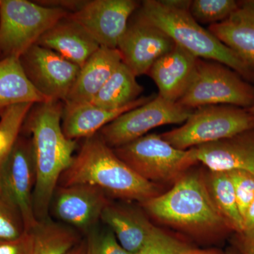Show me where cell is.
<instances>
[{"instance_id":"5b68a950","label":"cell","mask_w":254,"mask_h":254,"mask_svg":"<svg viewBox=\"0 0 254 254\" xmlns=\"http://www.w3.org/2000/svg\"><path fill=\"white\" fill-rule=\"evenodd\" d=\"M69 12L27 0H0V58H20Z\"/></svg>"},{"instance_id":"ba28073f","label":"cell","mask_w":254,"mask_h":254,"mask_svg":"<svg viewBox=\"0 0 254 254\" xmlns=\"http://www.w3.org/2000/svg\"><path fill=\"white\" fill-rule=\"evenodd\" d=\"M254 128V116L248 109L232 105H208L193 110L181 127L160 134L180 150L219 141Z\"/></svg>"},{"instance_id":"44dd1931","label":"cell","mask_w":254,"mask_h":254,"mask_svg":"<svg viewBox=\"0 0 254 254\" xmlns=\"http://www.w3.org/2000/svg\"><path fill=\"white\" fill-rule=\"evenodd\" d=\"M121 63L118 48L100 47L80 69L64 103H91Z\"/></svg>"},{"instance_id":"d6a6232c","label":"cell","mask_w":254,"mask_h":254,"mask_svg":"<svg viewBox=\"0 0 254 254\" xmlns=\"http://www.w3.org/2000/svg\"><path fill=\"white\" fill-rule=\"evenodd\" d=\"M234 249L239 254H254V230L237 234Z\"/></svg>"},{"instance_id":"f1b7e54d","label":"cell","mask_w":254,"mask_h":254,"mask_svg":"<svg viewBox=\"0 0 254 254\" xmlns=\"http://www.w3.org/2000/svg\"><path fill=\"white\" fill-rule=\"evenodd\" d=\"M87 235L88 254H133L123 248L109 227H95Z\"/></svg>"},{"instance_id":"ac0fdd59","label":"cell","mask_w":254,"mask_h":254,"mask_svg":"<svg viewBox=\"0 0 254 254\" xmlns=\"http://www.w3.org/2000/svg\"><path fill=\"white\" fill-rule=\"evenodd\" d=\"M100 220L113 231L123 248L133 254L141 250L155 227L143 209L110 201Z\"/></svg>"},{"instance_id":"1f68e13d","label":"cell","mask_w":254,"mask_h":254,"mask_svg":"<svg viewBox=\"0 0 254 254\" xmlns=\"http://www.w3.org/2000/svg\"><path fill=\"white\" fill-rule=\"evenodd\" d=\"M33 232H25L14 240H0V254H33Z\"/></svg>"},{"instance_id":"6da1fadb","label":"cell","mask_w":254,"mask_h":254,"mask_svg":"<svg viewBox=\"0 0 254 254\" xmlns=\"http://www.w3.org/2000/svg\"><path fill=\"white\" fill-rule=\"evenodd\" d=\"M139 204L155 221L197 243L215 244L232 232L212 203L203 173L198 170L190 169L168 191Z\"/></svg>"},{"instance_id":"f546056e","label":"cell","mask_w":254,"mask_h":254,"mask_svg":"<svg viewBox=\"0 0 254 254\" xmlns=\"http://www.w3.org/2000/svg\"><path fill=\"white\" fill-rule=\"evenodd\" d=\"M26 232L17 209L0 194V240H14Z\"/></svg>"},{"instance_id":"83f0119b","label":"cell","mask_w":254,"mask_h":254,"mask_svg":"<svg viewBox=\"0 0 254 254\" xmlns=\"http://www.w3.org/2000/svg\"><path fill=\"white\" fill-rule=\"evenodd\" d=\"M193 246L155 226L136 254H185Z\"/></svg>"},{"instance_id":"603a6c76","label":"cell","mask_w":254,"mask_h":254,"mask_svg":"<svg viewBox=\"0 0 254 254\" xmlns=\"http://www.w3.org/2000/svg\"><path fill=\"white\" fill-rule=\"evenodd\" d=\"M207 191L212 203L232 232H243L241 215L231 179L227 172L203 171Z\"/></svg>"},{"instance_id":"f35d334b","label":"cell","mask_w":254,"mask_h":254,"mask_svg":"<svg viewBox=\"0 0 254 254\" xmlns=\"http://www.w3.org/2000/svg\"><path fill=\"white\" fill-rule=\"evenodd\" d=\"M247 1H248L249 4L252 5L254 7V0H247Z\"/></svg>"},{"instance_id":"74e56055","label":"cell","mask_w":254,"mask_h":254,"mask_svg":"<svg viewBox=\"0 0 254 254\" xmlns=\"http://www.w3.org/2000/svg\"><path fill=\"white\" fill-rule=\"evenodd\" d=\"M248 110L254 116V106H252V108H249Z\"/></svg>"},{"instance_id":"2e32d148","label":"cell","mask_w":254,"mask_h":254,"mask_svg":"<svg viewBox=\"0 0 254 254\" xmlns=\"http://www.w3.org/2000/svg\"><path fill=\"white\" fill-rule=\"evenodd\" d=\"M198 59L175 44L173 50L157 60L148 74L158 87V95L177 103L190 86Z\"/></svg>"},{"instance_id":"277c9868","label":"cell","mask_w":254,"mask_h":254,"mask_svg":"<svg viewBox=\"0 0 254 254\" xmlns=\"http://www.w3.org/2000/svg\"><path fill=\"white\" fill-rule=\"evenodd\" d=\"M190 3L186 0H145L138 16L160 28L195 58L223 64L247 81H254V73L239 57L190 16Z\"/></svg>"},{"instance_id":"4dcf8cb0","label":"cell","mask_w":254,"mask_h":254,"mask_svg":"<svg viewBox=\"0 0 254 254\" xmlns=\"http://www.w3.org/2000/svg\"><path fill=\"white\" fill-rule=\"evenodd\" d=\"M231 179L242 218L254 199V175L244 170L227 172Z\"/></svg>"},{"instance_id":"8992f818","label":"cell","mask_w":254,"mask_h":254,"mask_svg":"<svg viewBox=\"0 0 254 254\" xmlns=\"http://www.w3.org/2000/svg\"><path fill=\"white\" fill-rule=\"evenodd\" d=\"M113 150L140 177L161 186L175 183L198 163L192 148L177 149L156 133L145 135Z\"/></svg>"},{"instance_id":"d4e9b609","label":"cell","mask_w":254,"mask_h":254,"mask_svg":"<svg viewBox=\"0 0 254 254\" xmlns=\"http://www.w3.org/2000/svg\"><path fill=\"white\" fill-rule=\"evenodd\" d=\"M32 232L33 254H66L80 242L77 231L50 219L38 222Z\"/></svg>"},{"instance_id":"5bb4252c","label":"cell","mask_w":254,"mask_h":254,"mask_svg":"<svg viewBox=\"0 0 254 254\" xmlns=\"http://www.w3.org/2000/svg\"><path fill=\"white\" fill-rule=\"evenodd\" d=\"M175 46V42L166 33L138 16L128 25L118 50L122 62L137 77L148 73L153 64Z\"/></svg>"},{"instance_id":"836d02e7","label":"cell","mask_w":254,"mask_h":254,"mask_svg":"<svg viewBox=\"0 0 254 254\" xmlns=\"http://www.w3.org/2000/svg\"><path fill=\"white\" fill-rule=\"evenodd\" d=\"M244 232H249L254 230V199L251 203L250 206L247 208V211L243 218Z\"/></svg>"},{"instance_id":"8fae6325","label":"cell","mask_w":254,"mask_h":254,"mask_svg":"<svg viewBox=\"0 0 254 254\" xmlns=\"http://www.w3.org/2000/svg\"><path fill=\"white\" fill-rule=\"evenodd\" d=\"M19 60L33 86L51 100L65 102L81 69L53 50L36 44Z\"/></svg>"},{"instance_id":"e0dca14e","label":"cell","mask_w":254,"mask_h":254,"mask_svg":"<svg viewBox=\"0 0 254 254\" xmlns=\"http://www.w3.org/2000/svg\"><path fill=\"white\" fill-rule=\"evenodd\" d=\"M154 96L141 97L126 107L115 110L104 109L91 103H64L63 131L68 139L89 138L120 115L145 104Z\"/></svg>"},{"instance_id":"4fadbf2b","label":"cell","mask_w":254,"mask_h":254,"mask_svg":"<svg viewBox=\"0 0 254 254\" xmlns=\"http://www.w3.org/2000/svg\"><path fill=\"white\" fill-rule=\"evenodd\" d=\"M109 197L91 185L58 186L52 198L50 210L60 222L76 231L88 234L96 227Z\"/></svg>"},{"instance_id":"9a60e30c","label":"cell","mask_w":254,"mask_h":254,"mask_svg":"<svg viewBox=\"0 0 254 254\" xmlns=\"http://www.w3.org/2000/svg\"><path fill=\"white\" fill-rule=\"evenodd\" d=\"M191 148L197 162L208 170H244L254 175V128Z\"/></svg>"},{"instance_id":"4316f807","label":"cell","mask_w":254,"mask_h":254,"mask_svg":"<svg viewBox=\"0 0 254 254\" xmlns=\"http://www.w3.org/2000/svg\"><path fill=\"white\" fill-rule=\"evenodd\" d=\"M239 6L240 3L235 0H193L189 11L197 22L213 25L226 20Z\"/></svg>"},{"instance_id":"ffe728a7","label":"cell","mask_w":254,"mask_h":254,"mask_svg":"<svg viewBox=\"0 0 254 254\" xmlns=\"http://www.w3.org/2000/svg\"><path fill=\"white\" fill-rule=\"evenodd\" d=\"M222 22L210 25L208 31L228 47L254 73V7L246 1Z\"/></svg>"},{"instance_id":"52a82bcc","label":"cell","mask_w":254,"mask_h":254,"mask_svg":"<svg viewBox=\"0 0 254 254\" xmlns=\"http://www.w3.org/2000/svg\"><path fill=\"white\" fill-rule=\"evenodd\" d=\"M223 64L199 59L188 89L177 103L195 110L208 105H254V86Z\"/></svg>"},{"instance_id":"7402d4cb","label":"cell","mask_w":254,"mask_h":254,"mask_svg":"<svg viewBox=\"0 0 254 254\" xmlns=\"http://www.w3.org/2000/svg\"><path fill=\"white\" fill-rule=\"evenodd\" d=\"M29 81L19 58H0V115L14 105L50 101Z\"/></svg>"},{"instance_id":"8d00e7d4","label":"cell","mask_w":254,"mask_h":254,"mask_svg":"<svg viewBox=\"0 0 254 254\" xmlns=\"http://www.w3.org/2000/svg\"><path fill=\"white\" fill-rule=\"evenodd\" d=\"M228 254H239L238 253H237V251L235 250V249H234V248L230 249V250H229Z\"/></svg>"},{"instance_id":"3957f363","label":"cell","mask_w":254,"mask_h":254,"mask_svg":"<svg viewBox=\"0 0 254 254\" xmlns=\"http://www.w3.org/2000/svg\"><path fill=\"white\" fill-rule=\"evenodd\" d=\"M91 185L108 197L141 203L163 193V187L144 180L123 162L99 135L86 138L58 186Z\"/></svg>"},{"instance_id":"cb8c5ba5","label":"cell","mask_w":254,"mask_h":254,"mask_svg":"<svg viewBox=\"0 0 254 254\" xmlns=\"http://www.w3.org/2000/svg\"><path fill=\"white\" fill-rule=\"evenodd\" d=\"M143 90L134 73L122 62L91 103L104 109H120L138 99Z\"/></svg>"},{"instance_id":"30bf717a","label":"cell","mask_w":254,"mask_h":254,"mask_svg":"<svg viewBox=\"0 0 254 254\" xmlns=\"http://www.w3.org/2000/svg\"><path fill=\"white\" fill-rule=\"evenodd\" d=\"M36 180L31 140L21 133L3 168L0 194L17 209L28 232L32 231L39 222L33 210Z\"/></svg>"},{"instance_id":"e575fe53","label":"cell","mask_w":254,"mask_h":254,"mask_svg":"<svg viewBox=\"0 0 254 254\" xmlns=\"http://www.w3.org/2000/svg\"><path fill=\"white\" fill-rule=\"evenodd\" d=\"M185 254H229L228 252H222V250L217 248L199 249L192 247L190 250L187 251Z\"/></svg>"},{"instance_id":"d590c367","label":"cell","mask_w":254,"mask_h":254,"mask_svg":"<svg viewBox=\"0 0 254 254\" xmlns=\"http://www.w3.org/2000/svg\"><path fill=\"white\" fill-rule=\"evenodd\" d=\"M66 254H88L87 250L86 241H80Z\"/></svg>"},{"instance_id":"7a4b0ae2","label":"cell","mask_w":254,"mask_h":254,"mask_svg":"<svg viewBox=\"0 0 254 254\" xmlns=\"http://www.w3.org/2000/svg\"><path fill=\"white\" fill-rule=\"evenodd\" d=\"M63 110L59 100L35 104L21 131L30 137L33 148L36 173L33 203L38 222L49 220L55 190L75 156L76 141L68 139L63 131Z\"/></svg>"},{"instance_id":"484cf974","label":"cell","mask_w":254,"mask_h":254,"mask_svg":"<svg viewBox=\"0 0 254 254\" xmlns=\"http://www.w3.org/2000/svg\"><path fill=\"white\" fill-rule=\"evenodd\" d=\"M34 105L23 103L14 105L0 115V193L1 173L4 164L21 135L25 120Z\"/></svg>"},{"instance_id":"7c38bea8","label":"cell","mask_w":254,"mask_h":254,"mask_svg":"<svg viewBox=\"0 0 254 254\" xmlns=\"http://www.w3.org/2000/svg\"><path fill=\"white\" fill-rule=\"evenodd\" d=\"M134 0L84 1L68 16L81 26L100 47L117 49L128 19L138 8Z\"/></svg>"},{"instance_id":"d6986e66","label":"cell","mask_w":254,"mask_h":254,"mask_svg":"<svg viewBox=\"0 0 254 254\" xmlns=\"http://www.w3.org/2000/svg\"><path fill=\"white\" fill-rule=\"evenodd\" d=\"M36 45L53 50L81 68L100 48L81 26L68 16L46 31Z\"/></svg>"},{"instance_id":"9c48e42d","label":"cell","mask_w":254,"mask_h":254,"mask_svg":"<svg viewBox=\"0 0 254 254\" xmlns=\"http://www.w3.org/2000/svg\"><path fill=\"white\" fill-rule=\"evenodd\" d=\"M193 111L158 95L119 116L103 127L98 135L114 149L145 136L156 127L185 123Z\"/></svg>"}]
</instances>
